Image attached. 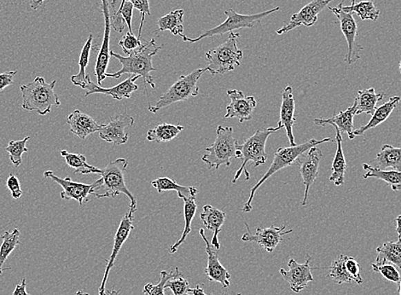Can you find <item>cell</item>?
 <instances>
[{
	"instance_id": "cell-26",
	"label": "cell",
	"mask_w": 401,
	"mask_h": 295,
	"mask_svg": "<svg viewBox=\"0 0 401 295\" xmlns=\"http://www.w3.org/2000/svg\"><path fill=\"white\" fill-rule=\"evenodd\" d=\"M400 102V96H392L388 102L382 104L380 107H377L375 112L372 114L370 121L366 125H362V127L353 131V135L355 136L363 135L364 132L384 123V121L388 120L390 115L393 113V111L396 109V107L399 105Z\"/></svg>"
},
{
	"instance_id": "cell-29",
	"label": "cell",
	"mask_w": 401,
	"mask_h": 295,
	"mask_svg": "<svg viewBox=\"0 0 401 295\" xmlns=\"http://www.w3.org/2000/svg\"><path fill=\"white\" fill-rule=\"evenodd\" d=\"M337 134H335V142L338 148L335 152L333 163H332V174L330 177V181L334 183L335 186H341L345 182V174L346 165L344 152L342 149V132L339 131L337 127H334Z\"/></svg>"
},
{
	"instance_id": "cell-44",
	"label": "cell",
	"mask_w": 401,
	"mask_h": 295,
	"mask_svg": "<svg viewBox=\"0 0 401 295\" xmlns=\"http://www.w3.org/2000/svg\"><path fill=\"white\" fill-rule=\"evenodd\" d=\"M119 45L121 46L126 55L129 56L130 54L139 49L142 45V43H141L140 39L136 37L133 33L128 32L119 42Z\"/></svg>"
},
{
	"instance_id": "cell-15",
	"label": "cell",
	"mask_w": 401,
	"mask_h": 295,
	"mask_svg": "<svg viewBox=\"0 0 401 295\" xmlns=\"http://www.w3.org/2000/svg\"><path fill=\"white\" fill-rule=\"evenodd\" d=\"M135 119L128 114H121L112 117L107 125H103L100 129L99 138L104 141L110 143L113 147L125 145L128 143L129 136L126 129L132 128Z\"/></svg>"
},
{
	"instance_id": "cell-7",
	"label": "cell",
	"mask_w": 401,
	"mask_h": 295,
	"mask_svg": "<svg viewBox=\"0 0 401 295\" xmlns=\"http://www.w3.org/2000/svg\"><path fill=\"white\" fill-rule=\"evenodd\" d=\"M128 167V161L124 158L110 161L106 167L102 169L103 185L101 189L104 190V193H95L97 198H115L124 194L130 200L129 211L135 213L137 211V199L126 185L125 172Z\"/></svg>"
},
{
	"instance_id": "cell-22",
	"label": "cell",
	"mask_w": 401,
	"mask_h": 295,
	"mask_svg": "<svg viewBox=\"0 0 401 295\" xmlns=\"http://www.w3.org/2000/svg\"><path fill=\"white\" fill-rule=\"evenodd\" d=\"M295 102L293 95V88L286 86L282 93V103L280 107V119L277 127L284 128L290 141L291 146L296 145L293 133V128L296 121L295 117Z\"/></svg>"
},
{
	"instance_id": "cell-11",
	"label": "cell",
	"mask_w": 401,
	"mask_h": 295,
	"mask_svg": "<svg viewBox=\"0 0 401 295\" xmlns=\"http://www.w3.org/2000/svg\"><path fill=\"white\" fill-rule=\"evenodd\" d=\"M44 178L52 179L54 182L62 187L63 192L60 193V196L63 200H75L81 206L88 203L89 196L94 195L97 190H101L103 185L102 178L92 185H86V183L75 182L70 177L64 179L57 177L52 171H46Z\"/></svg>"
},
{
	"instance_id": "cell-17",
	"label": "cell",
	"mask_w": 401,
	"mask_h": 295,
	"mask_svg": "<svg viewBox=\"0 0 401 295\" xmlns=\"http://www.w3.org/2000/svg\"><path fill=\"white\" fill-rule=\"evenodd\" d=\"M333 0H312L297 13L291 16L290 23L276 31L277 34L288 33L300 26L312 27L317 21L319 14Z\"/></svg>"
},
{
	"instance_id": "cell-54",
	"label": "cell",
	"mask_w": 401,
	"mask_h": 295,
	"mask_svg": "<svg viewBox=\"0 0 401 295\" xmlns=\"http://www.w3.org/2000/svg\"><path fill=\"white\" fill-rule=\"evenodd\" d=\"M39 1H41V0H32L30 3L31 8L34 10H37V8H36V6H38V3Z\"/></svg>"
},
{
	"instance_id": "cell-3",
	"label": "cell",
	"mask_w": 401,
	"mask_h": 295,
	"mask_svg": "<svg viewBox=\"0 0 401 295\" xmlns=\"http://www.w3.org/2000/svg\"><path fill=\"white\" fill-rule=\"evenodd\" d=\"M331 141V138L321 140L312 139L304 143H302V145L278 148L275 154H274L273 161L272 164H271L268 170H267L266 174L263 175V177L255 183V185L252 187L251 196H249L247 203L244 205L242 211H243L244 213H249V212L252 211V201L253 199H254L256 192H257L260 187H261L267 179L272 177L274 174L282 170V169L291 167V165L295 163L296 160H297L300 156H302L306 151L309 150L311 148L320 145L321 143Z\"/></svg>"
},
{
	"instance_id": "cell-35",
	"label": "cell",
	"mask_w": 401,
	"mask_h": 295,
	"mask_svg": "<svg viewBox=\"0 0 401 295\" xmlns=\"http://www.w3.org/2000/svg\"><path fill=\"white\" fill-rule=\"evenodd\" d=\"M184 10H175L170 12L167 15L159 18L157 21L158 30L157 32L170 31L171 34L175 36H180L183 38L184 26H183Z\"/></svg>"
},
{
	"instance_id": "cell-19",
	"label": "cell",
	"mask_w": 401,
	"mask_h": 295,
	"mask_svg": "<svg viewBox=\"0 0 401 295\" xmlns=\"http://www.w3.org/2000/svg\"><path fill=\"white\" fill-rule=\"evenodd\" d=\"M101 8L104 17V32L102 45L99 50L95 64V77H97V84L101 86L104 80L110 59V10H108V0H101Z\"/></svg>"
},
{
	"instance_id": "cell-13",
	"label": "cell",
	"mask_w": 401,
	"mask_h": 295,
	"mask_svg": "<svg viewBox=\"0 0 401 295\" xmlns=\"http://www.w3.org/2000/svg\"><path fill=\"white\" fill-rule=\"evenodd\" d=\"M133 219H135V213L131 211H128V213H126L124 217L121 218L117 232L115 233L113 250H112L110 258L107 261L106 272H104L102 283H101L99 289V295H106V283L108 275H110L111 269L115 266V262L117 261L122 246L124 245L126 241L128 239L130 233L135 229Z\"/></svg>"
},
{
	"instance_id": "cell-42",
	"label": "cell",
	"mask_w": 401,
	"mask_h": 295,
	"mask_svg": "<svg viewBox=\"0 0 401 295\" xmlns=\"http://www.w3.org/2000/svg\"><path fill=\"white\" fill-rule=\"evenodd\" d=\"M182 275V273L179 271V268H175V271L167 272L166 271L161 272V279L157 284L147 283L144 287L143 293L144 295H166L164 294L166 283L169 280L176 278V276Z\"/></svg>"
},
{
	"instance_id": "cell-33",
	"label": "cell",
	"mask_w": 401,
	"mask_h": 295,
	"mask_svg": "<svg viewBox=\"0 0 401 295\" xmlns=\"http://www.w3.org/2000/svg\"><path fill=\"white\" fill-rule=\"evenodd\" d=\"M150 183L154 188L157 189L158 193L175 190L178 192V196L180 199L183 197H196L198 192L196 187L180 185L175 181L168 177L159 178L151 181Z\"/></svg>"
},
{
	"instance_id": "cell-50",
	"label": "cell",
	"mask_w": 401,
	"mask_h": 295,
	"mask_svg": "<svg viewBox=\"0 0 401 295\" xmlns=\"http://www.w3.org/2000/svg\"><path fill=\"white\" fill-rule=\"evenodd\" d=\"M17 74V70L3 72L0 74V92H3L8 86L13 85V79Z\"/></svg>"
},
{
	"instance_id": "cell-23",
	"label": "cell",
	"mask_w": 401,
	"mask_h": 295,
	"mask_svg": "<svg viewBox=\"0 0 401 295\" xmlns=\"http://www.w3.org/2000/svg\"><path fill=\"white\" fill-rule=\"evenodd\" d=\"M67 123L70 125V131L79 139L84 140L88 136L96 132H99L103 125H99L89 116L88 114L82 113L79 110H75L68 115Z\"/></svg>"
},
{
	"instance_id": "cell-6",
	"label": "cell",
	"mask_w": 401,
	"mask_h": 295,
	"mask_svg": "<svg viewBox=\"0 0 401 295\" xmlns=\"http://www.w3.org/2000/svg\"><path fill=\"white\" fill-rule=\"evenodd\" d=\"M239 36V34L231 32L225 42L206 52L208 63L206 70L212 75L224 74L233 71L235 67L241 65L244 53L243 50L237 48Z\"/></svg>"
},
{
	"instance_id": "cell-9",
	"label": "cell",
	"mask_w": 401,
	"mask_h": 295,
	"mask_svg": "<svg viewBox=\"0 0 401 295\" xmlns=\"http://www.w3.org/2000/svg\"><path fill=\"white\" fill-rule=\"evenodd\" d=\"M280 10V7H276V8L266 10V12L253 14V15H243V14L235 12L233 9L227 10L225 12L226 19L219 26L206 31L205 33L198 36L196 39L187 38L185 35L182 39L184 42L196 43L202 39L213 37L215 35H223L228 32L231 33L234 30H241V28H254L261 23L263 18L268 17L271 14L278 12Z\"/></svg>"
},
{
	"instance_id": "cell-43",
	"label": "cell",
	"mask_w": 401,
	"mask_h": 295,
	"mask_svg": "<svg viewBox=\"0 0 401 295\" xmlns=\"http://www.w3.org/2000/svg\"><path fill=\"white\" fill-rule=\"evenodd\" d=\"M372 269H373L374 272L380 273V274L384 276L386 280L389 281V282L399 283L400 281V275L397 269L396 266L389 264V263H386V264L382 265H377V264H371Z\"/></svg>"
},
{
	"instance_id": "cell-41",
	"label": "cell",
	"mask_w": 401,
	"mask_h": 295,
	"mask_svg": "<svg viewBox=\"0 0 401 295\" xmlns=\"http://www.w3.org/2000/svg\"><path fill=\"white\" fill-rule=\"evenodd\" d=\"M30 139V136H26L23 140H17V141L12 140L6 148V150L9 153L10 160L16 168L19 167L23 163V154L28 151L26 145Z\"/></svg>"
},
{
	"instance_id": "cell-10",
	"label": "cell",
	"mask_w": 401,
	"mask_h": 295,
	"mask_svg": "<svg viewBox=\"0 0 401 295\" xmlns=\"http://www.w3.org/2000/svg\"><path fill=\"white\" fill-rule=\"evenodd\" d=\"M342 7L343 2L339 3L338 6H329L328 8L338 17L340 28H341L346 43H348L349 50L345 57V62L349 65H351L360 59V52L362 48H360L358 44V37H359L358 32L359 31H358V25L355 17H353V13L345 12Z\"/></svg>"
},
{
	"instance_id": "cell-21",
	"label": "cell",
	"mask_w": 401,
	"mask_h": 295,
	"mask_svg": "<svg viewBox=\"0 0 401 295\" xmlns=\"http://www.w3.org/2000/svg\"><path fill=\"white\" fill-rule=\"evenodd\" d=\"M199 234L206 244V253L208 254V265L204 269L206 276L211 282L219 283L225 289L228 287L231 274L219 262V251L209 242L204 229H200Z\"/></svg>"
},
{
	"instance_id": "cell-34",
	"label": "cell",
	"mask_w": 401,
	"mask_h": 295,
	"mask_svg": "<svg viewBox=\"0 0 401 295\" xmlns=\"http://www.w3.org/2000/svg\"><path fill=\"white\" fill-rule=\"evenodd\" d=\"M60 154L64 158L68 167L74 169L75 174H96L100 175L102 172V169L89 165L84 154L70 153L67 150H62Z\"/></svg>"
},
{
	"instance_id": "cell-53",
	"label": "cell",
	"mask_w": 401,
	"mask_h": 295,
	"mask_svg": "<svg viewBox=\"0 0 401 295\" xmlns=\"http://www.w3.org/2000/svg\"><path fill=\"white\" fill-rule=\"evenodd\" d=\"M396 232L398 234L399 237L401 236V215H399L396 218Z\"/></svg>"
},
{
	"instance_id": "cell-52",
	"label": "cell",
	"mask_w": 401,
	"mask_h": 295,
	"mask_svg": "<svg viewBox=\"0 0 401 295\" xmlns=\"http://www.w3.org/2000/svg\"><path fill=\"white\" fill-rule=\"evenodd\" d=\"M188 293L191 294H185V295H213V294H206L204 290L202 289L199 285H197L194 287V289H188Z\"/></svg>"
},
{
	"instance_id": "cell-59",
	"label": "cell",
	"mask_w": 401,
	"mask_h": 295,
	"mask_svg": "<svg viewBox=\"0 0 401 295\" xmlns=\"http://www.w3.org/2000/svg\"><path fill=\"white\" fill-rule=\"evenodd\" d=\"M399 68H400V74H401V61H400V63L399 64Z\"/></svg>"
},
{
	"instance_id": "cell-28",
	"label": "cell",
	"mask_w": 401,
	"mask_h": 295,
	"mask_svg": "<svg viewBox=\"0 0 401 295\" xmlns=\"http://www.w3.org/2000/svg\"><path fill=\"white\" fill-rule=\"evenodd\" d=\"M384 92L377 93L373 88L360 90L353 103L355 104V115L364 113L373 114L378 103L384 99Z\"/></svg>"
},
{
	"instance_id": "cell-14",
	"label": "cell",
	"mask_w": 401,
	"mask_h": 295,
	"mask_svg": "<svg viewBox=\"0 0 401 295\" xmlns=\"http://www.w3.org/2000/svg\"><path fill=\"white\" fill-rule=\"evenodd\" d=\"M244 225L248 232L242 236V241L245 243H255L264 248L267 253H272L282 242L284 236L293 232L292 230H286V225H282L280 227L273 225L268 228H258L255 234H252L246 222Z\"/></svg>"
},
{
	"instance_id": "cell-47",
	"label": "cell",
	"mask_w": 401,
	"mask_h": 295,
	"mask_svg": "<svg viewBox=\"0 0 401 295\" xmlns=\"http://www.w3.org/2000/svg\"><path fill=\"white\" fill-rule=\"evenodd\" d=\"M346 269L349 274L351 276L353 282L357 284H362L363 278L361 276V266L355 258L346 256Z\"/></svg>"
},
{
	"instance_id": "cell-58",
	"label": "cell",
	"mask_w": 401,
	"mask_h": 295,
	"mask_svg": "<svg viewBox=\"0 0 401 295\" xmlns=\"http://www.w3.org/2000/svg\"><path fill=\"white\" fill-rule=\"evenodd\" d=\"M398 291H399V295H401V279L400 281V283H398Z\"/></svg>"
},
{
	"instance_id": "cell-4",
	"label": "cell",
	"mask_w": 401,
	"mask_h": 295,
	"mask_svg": "<svg viewBox=\"0 0 401 295\" xmlns=\"http://www.w3.org/2000/svg\"><path fill=\"white\" fill-rule=\"evenodd\" d=\"M280 130V128L278 127L264 128L262 130L256 131L255 134L249 136L244 143L237 142V150L241 152L242 165L234 175L233 183H236L244 172L245 179L247 181L251 179V174L246 168L248 163H253V167H255L266 163V143L267 139L272 133Z\"/></svg>"
},
{
	"instance_id": "cell-20",
	"label": "cell",
	"mask_w": 401,
	"mask_h": 295,
	"mask_svg": "<svg viewBox=\"0 0 401 295\" xmlns=\"http://www.w3.org/2000/svg\"><path fill=\"white\" fill-rule=\"evenodd\" d=\"M140 77L139 75H135V77H131L124 81L120 83L117 85L113 86L111 88H104L102 86L96 85L95 83L92 82L90 75H86V79H88V84L85 86V96L88 98V96L92 94H104L111 96L115 100L121 101L122 99H129L133 92H136L139 89L138 85L135 84V81L139 80Z\"/></svg>"
},
{
	"instance_id": "cell-40",
	"label": "cell",
	"mask_w": 401,
	"mask_h": 295,
	"mask_svg": "<svg viewBox=\"0 0 401 295\" xmlns=\"http://www.w3.org/2000/svg\"><path fill=\"white\" fill-rule=\"evenodd\" d=\"M346 255H340L329 267V276L335 283L339 284V285L353 282L346 269Z\"/></svg>"
},
{
	"instance_id": "cell-24",
	"label": "cell",
	"mask_w": 401,
	"mask_h": 295,
	"mask_svg": "<svg viewBox=\"0 0 401 295\" xmlns=\"http://www.w3.org/2000/svg\"><path fill=\"white\" fill-rule=\"evenodd\" d=\"M204 211L200 214V218L205 227L213 232L211 244L217 250H219V234L222 232L224 223L226 221V214L225 212L212 207L211 205H206L202 208Z\"/></svg>"
},
{
	"instance_id": "cell-51",
	"label": "cell",
	"mask_w": 401,
	"mask_h": 295,
	"mask_svg": "<svg viewBox=\"0 0 401 295\" xmlns=\"http://www.w3.org/2000/svg\"><path fill=\"white\" fill-rule=\"evenodd\" d=\"M12 295H30L27 291L26 278L21 280V283L17 284Z\"/></svg>"
},
{
	"instance_id": "cell-55",
	"label": "cell",
	"mask_w": 401,
	"mask_h": 295,
	"mask_svg": "<svg viewBox=\"0 0 401 295\" xmlns=\"http://www.w3.org/2000/svg\"><path fill=\"white\" fill-rule=\"evenodd\" d=\"M108 295H121L120 293V290H115L112 289L108 292Z\"/></svg>"
},
{
	"instance_id": "cell-16",
	"label": "cell",
	"mask_w": 401,
	"mask_h": 295,
	"mask_svg": "<svg viewBox=\"0 0 401 295\" xmlns=\"http://www.w3.org/2000/svg\"><path fill=\"white\" fill-rule=\"evenodd\" d=\"M304 264H299L294 258H291L288 262V271L281 268L280 273L284 281L290 284L291 289L295 293H300L303 289L309 287V283L313 282L312 271L314 269L311 267V257L308 255Z\"/></svg>"
},
{
	"instance_id": "cell-48",
	"label": "cell",
	"mask_w": 401,
	"mask_h": 295,
	"mask_svg": "<svg viewBox=\"0 0 401 295\" xmlns=\"http://www.w3.org/2000/svg\"><path fill=\"white\" fill-rule=\"evenodd\" d=\"M129 2L133 3V7L135 9L139 10L141 13V23L139 30L138 38H141V34H142V30L144 23V18L146 16H150V2L149 0H128Z\"/></svg>"
},
{
	"instance_id": "cell-25",
	"label": "cell",
	"mask_w": 401,
	"mask_h": 295,
	"mask_svg": "<svg viewBox=\"0 0 401 295\" xmlns=\"http://www.w3.org/2000/svg\"><path fill=\"white\" fill-rule=\"evenodd\" d=\"M355 115V104L353 103L348 110L342 111L338 114L329 119H315L313 121L314 124L317 127H324V125H332L337 127L341 132H345L349 136L350 140L355 139L353 135V117Z\"/></svg>"
},
{
	"instance_id": "cell-18",
	"label": "cell",
	"mask_w": 401,
	"mask_h": 295,
	"mask_svg": "<svg viewBox=\"0 0 401 295\" xmlns=\"http://www.w3.org/2000/svg\"><path fill=\"white\" fill-rule=\"evenodd\" d=\"M231 103L226 107L225 118H236L241 123L251 121L257 103L254 96H245L238 90H228L226 92Z\"/></svg>"
},
{
	"instance_id": "cell-36",
	"label": "cell",
	"mask_w": 401,
	"mask_h": 295,
	"mask_svg": "<svg viewBox=\"0 0 401 295\" xmlns=\"http://www.w3.org/2000/svg\"><path fill=\"white\" fill-rule=\"evenodd\" d=\"M183 125L162 123L148 131V141L155 143H168L175 139L184 130Z\"/></svg>"
},
{
	"instance_id": "cell-2",
	"label": "cell",
	"mask_w": 401,
	"mask_h": 295,
	"mask_svg": "<svg viewBox=\"0 0 401 295\" xmlns=\"http://www.w3.org/2000/svg\"><path fill=\"white\" fill-rule=\"evenodd\" d=\"M57 81L46 83L45 78L37 77L28 84L20 86L23 103L21 108L27 111H35L41 115L50 113L52 107L61 106L59 96L54 89Z\"/></svg>"
},
{
	"instance_id": "cell-8",
	"label": "cell",
	"mask_w": 401,
	"mask_h": 295,
	"mask_svg": "<svg viewBox=\"0 0 401 295\" xmlns=\"http://www.w3.org/2000/svg\"><path fill=\"white\" fill-rule=\"evenodd\" d=\"M206 71H207L206 68H197L189 74L182 75L178 81L170 86L168 91L159 98L155 105L153 106L148 103V110L150 113L157 114L159 110L164 109V108L197 96L199 94L198 81Z\"/></svg>"
},
{
	"instance_id": "cell-1",
	"label": "cell",
	"mask_w": 401,
	"mask_h": 295,
	"mask_svg": "<svg viewBox=\"0 0 401 295\" xmlns=\"http://www.w3.org/2000/svg\"><path fill=\"white\" fill-rule=\"evenodd\" d=\"M161 49L162 46H158L155 39H153L150 41L143 43L139 49L128 57H122L120 54L111 50L110 56L121 63V68L115 73H106V78L119 79L125 74L139 75L143 78L144 84H148L151 88L155 89V84L150 73L157 70L153 66V59Z\"/></svg>"
},
{
	"instance_id": "cell-27",
	"label": "cell",
	"mask_w": 401,
	"mask_h": 295,
	"mask_svg": "<svg viewBox=\"0 0 401 295\" xmlns=\"http://www.w3.org/2000/svg\"><path fill=\"white\" fill-rule=\"evenodd\" d=\"M370 165L379 170L392 168L401 172V148L384 145Z\"/></svg>"
},
{
	"instance_id": "cell-31",
	"label": "cell",
	"mask_w": 401,
	"mask_h": 295,
	"mask_svg": "<svg viewBox=\"0 0 401 295\" xmlns=\"http://www.w3.org/2000/svg\"><path fill=\"white\" fill-rule=\"evenodd\" d=\"M182 199L184 201V218H185V228L182 236L169 247L170 254H175L178 248L185 243L187 236L191 232V223H193L195 215H196L197 205L196 203V197L186 198L183 197Z\"/></svg>"
},
{
	"instance_id": "cell-37",
	"label": "cell",
	"mask_w": 401,
	"mask_h": 295,
	"mask_svg": "<svg viewBox=\"0 0 401 295\" xmlns=\"http://www.w3.org/2000/svg\"><path fill=\"white\" fill-rule=\"evenodd\" d=\"M21 233L19 230L14 229L12 232H5L2 234L1 239L3 241L0 246V275L3 274V271L10 268H3L7 258L16 250V247L20 244Z\"/></svg>"
},
{
	"instance_id": "cell-57",
	"label": "cell",
	"mask_w": 401,
	"mask_h": 295,
	"mask_svg": "<svg viewBox=\"0 0 401 295\" xmlns=\"http://www.w3.org/2000/svg\"><path fill=\"white\" fill-rule=\"evenodd\" d=\"M45 0H41V1L39 2L38 3V6H36V8H37V10L39 8V7H41L42 6V3H44Z\"/></svg>"
},
{
	"instance_id": "cell-5",
	"label": "cell",
	"mask_w": 401,
	"mask_h": 295,
	"mask_svg": "<svg viewBox=\"0 0 401 295\" xmlns=\"http://www.w3.org/2000/svg\"><path fill=\"white\" fill-rule=\"evenodd\" d=\"M237 142L233 128L219 125L215 142L211 146L206 148L202 161L208 165V169L218 170L223 165L230 167L233 158H241V152L237 150Z\"/></svg>"
},
{
	"instance_id": "cell-60",
	"label": "cell",
	"mask_w": 401,
	"mask_h": 295,
	"mask_svg": "<svg viewBox=\"0 0 401 295\" xmlns=\"http://www.w3.org/2000/svg\"><path fill=\"white\" fill-rule=\"evenodd\" d=\"M237 295H242V294H238Z\"/></svg>"
},
{
	"instance_id": "cell-12",
	"label": "cell",
	"mask_w": 401,
	"mask_h": 295,
	"mask_svg": "<svg viewBox=\"0 0 401 295\" xmlns=\"http://www.w3.org/2000/svg\"><path fill=\"white\" fill-rule=\"evenodd\" d=\"M323 153L322 150L314 146L311 148L309 153L302 154L296 160V165L297 169L302 178L303 185L305 186L304 196L302 205L306 206L308 203L309 192L311 187L315 182L317 175H319V169L321 160H322Z\"/></svg>"
},
{
	"instance_id": "cell-45",
	"label": "cell",
	"mask_w": 401,
	"mask_h": 295,
	"mask_svg": "<svg viewBox=\"0 0 401 295\" xmlns=\"http://www.w3.org/2000/svg\"><path fill=\"white\" fill-rule=\"evenodd\" d=\"M165 289H171L173 295H185L189 289V282L180 275L169 280L166 283Z\"/></svg>"
},
{
	"instance_id": "cell-56",
	"label": "cell",
	"mask_w": 401,
	"mask_h": 295,
	"mask_svg": "<svg viewBox=\"0 0 401 295\" xmlns=\"http://www.w3.org/2000/svg\"><path fill=\"white\" fill-rule=\"evenodd\" d=\"M77 295H90L88 293L82 292L81 290H79Z\"/></svg>"
},
{
	"instance_id": "cell-30",
	"label": "cell",
	"mask_w": 401,
	"mask_h": 295,
	"mask_svg": "<svg viewBox=\"0 0 401 295\" xmlns=\"http://www.w3.org/2000/svg\"><path fill=\"white\" fill-rule=\"evenodd\" d=\"M377 258L375 264L389 263L401 269V236L397 242H388L377 248Z\"/></svg>"
},
{
	"instance_id": "cell-38",
	"label": "cell",
	"mask_w": 401,
	"mask_h": 295,
	"mask_svg": "<svg viewBox=\"0 0 401 295\" xmlns=\"http://www.w3.org/2000/svg\"><path fill=\"white\" fill-rule=\"evenodd\" d=\"M342 8L346 12L357 14L362 21H377L380 16V10L375 7L373 1H371V0L359 3H356V0H351V5L343 6Z\"/></svg>"
},
{
	"instance_id": "cell-32",
	"label": "cell",
	"mask_w": 401,
	"mask_h": 295,
	"mask_svg": "<svg viewBox=\"0 0 401 295\" xmlns=\"http://www.w3.org/2000/svg\"><path fill=\"white\" fill-rule=\"evenodd\" d=\"M364 171V179L374 178L380 179L388 183L393 192H400L401 190V172L395 170H379V169L371 167L370 164L364 163L362 165Z\"/></svg>"
},
{
	"instance_id": "cell-49",
	"label": "cell",
	"mask_w": 401,
	"mask_h": 295,
	"mask_svg": "<svg viewBox=\"0 0 401 295\" xmlns=\"http://www.w3.org/2000/svg\"><path fill=\"white\" fill-rule=\"evenodd\" d=\"M6 187L12 193L13 199H20L21 196H23V192L21 188L19 179L15 174H10L9 177L7 178Z\"/></svg>"
},
{
	"instance_id": "cell-46",
	"label": "cell",
	"mask_w": 401,
	"mask_h": 295,
	"mask_svg": "<svg viewBox=\"0 0 401 295\" xmlns=\"http://www.w3.org/2000/svg\"><path fill=\"white\" fill-rule=\"evenodd\" d=\"M108 10H110V17L111 27L118 33H122L125 28L126 21L124 17H121V13L119 12L117 6L113 2L108 5Z\"/></svg>"
},
{
	"instance_id": "cell-39",
	"label": "cell",
	"mask_w": 401,
	"mask_h": 295,
	"mask_svg": "<svg viewBox=\"0 0 401 295\" xmlns=\"http://www.w3.org/2000/svg\"><path fill=\"white\" fill-rule=\"evenodd\" d=\"M93 35L90 34L88 41L85 43L84 46L81 50V55H79V70L77 74L73 75L71 77V82L75 85L79 86L82 89L85 88L88 84V79H86V68L88 65L90 60V54H91V49L92 46Z\"/></svg>"
}]
</instances>
